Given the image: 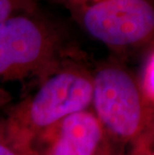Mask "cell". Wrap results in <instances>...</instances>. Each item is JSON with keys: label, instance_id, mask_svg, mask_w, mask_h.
I'll list each match as a JSON object with an SVG mask.
<instances>
[{"label": "cell", "instance_id": "6da1fadb", "mask_svg": "<svg viewBox=\"0 0 154 155\" xmlns=\"http://www.w3.org/2000/svg\"><path fill=\"white\" fill-rule=\"evenodd\" d=\"M84 54L57 22L39 9L0 23V79L42 80L70 58Z\"/></svg>", "mask_w": 154, "mask_h": 155}, {"label": "cell", "instance_id": "52a82bcc", "mask_svg": "<svg viewBox=\"0 0 154 155\" xmlns=\"http://www.w3.org/2000/svg\"><path fill=\"white\" fill-rule=\"evenodd\" d=\"M0 155H38L32 148L17 142L9 133L5 122L0 123Z\"/></svg>", "mask_w": 154, "mask_h": 155}, {"label": "cell", "instance_id": "9c48e42d", "mask_svg": "<svg viewBox=\"0 0 154 155\" xmlns=\"http://www.w3.org/2000/svg\"><path fill=\"white\" fill-rule=\"evenodd\" d=\"M55 1L63 5L70 12V14L74 16L81 9L87 7L89 5L95 4V3L99 1H102V0H55Z\"/></svg>", "mask_w": 154, "mask_h": 155}, {"label": "cell", "instance_id": "30bf717a", "mask_svg": "<svg viewBox=\"0 0 154 155\" xmlns=\"http://www.w3.org/2000/svg\"><path fill=\"white\" fill-rule=\"evenodd\" d=\"M152 142H153V138H147V139L142 140L141 142H139L134 147H132V149H131L128 155H153ZM106 155H117V154H114L110 151Z\"/></svg>", "mask_w": 154, "mask_h": 155}, {"label": "cell", "instance_id": "ba28073f", "mask_svg": "<svg viewBox=\"0 0 154 155\" xmlns=\"http://www.w3.org/2000/svg\"><path fill=\"white\" fill-rule=\"evenodd\" d=\"M39 0H0V23L18 13L38 9Z\"/></svg>", "mask_w": 154, "mask_h": 155}, {"label": "cell", "instance_id": "3957f363", "mask_svg": "<svg viewBox=\"0 0 154 155\" xmlns=\"http://www.w3.org/2000/svg\"><path fill=\"white\" fill-rule=\"evenodd\" d=\"M92 72L95 116L107 140L132 147L153 137V109L146 104L137 75L111 55Z\"/></svg>", "mask_w": 154, "mask_h": 155}, {"label": "cell", "instance_id": "8992f818", "mask_svg": "<svg viewBox=\"0 0 154 155\" xmlns=\"http://www.w3.org/2000/svg\"><path fill=\"white\" fill-rule=\"evenodd\" d=\"M141 65L140 75L137 76L140 90L142 92L146 104L153 108L154 105V49L153 44L148 46Z\"/></svg>", "mask_w": 154, "mask_h": 155}, {"label": "cell", "instance_id": "7a4b0ae2", "mask_svg": "<svg viewBox=\"0 0 154 155\" xmlns=\"http://www.w3.org/2000/svg\"><path fill=\"white\" fill-rule=\"evenodd\" d=\"M92 72L82 54L63 62L38 89L13 108L5 124L20 144L33 148L35 139L63 118L86 110L92 102Z\"/></svg>", "mask_w": 154, "mask_h": 155}, {"label": "cell", "instance_id": "277c9868", "mask_svg": "<svg viewBox=\"0 0 154 155\" xmlns=\"http://www.w3.org/2000/svg\"><path fill=\"white\" fill-rule=\"evenodd\" d=\"M72 17L121 60L153 44V0H102Z\"/></svg>", "mask_w": 154, "mask_h": 155}, {"label": "cell", "instance_id": "5b68a950", "mask_svg": "<svg viewBox=\"0 0 154 155\" xmlns=\"http://www.w3.org/2000/svg\"><path fill=\"white\" fill-rule=\"evenodd\" d=\"M33 148L38 155H106L111 151L97 117L87 109L49 127L36 138Z\"/></svg>", "mask_w": 154, "mask_h": 155}]
</instances>
